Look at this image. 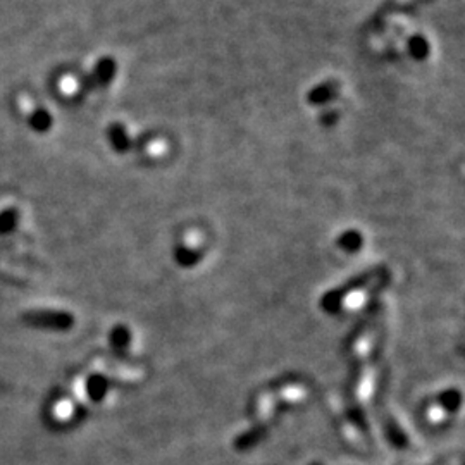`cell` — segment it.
<instances>
[{
	"label": "cell",
	"mask_w": 465,
	"mask_h": 465,
	"mask_svg": "<svg viewBox=\"0 0 465 465\" xmlns=\"http://www.w3.org/2000/svg\"><path fill=\"white\" fill-rule=\"evenodd\" d=\"M114 75V66H112L111 61H102L99 66H97V76L106 83Z\"/></svg>",
	"instance_id": "obj_2"
},
{
	"label": "cell",
	"mask_w": 465,
	"mask_h": 465,
	"mask_svg": "<svg viewBox=\"0 0 465 465\" xmlns=\"http://www.w3.org/2000/svg\"><path fill=\"white\" fill-rule=\"evenodd\" d=\"M16 224V212L14 211H6L4 214H0V230L9 231L13 230Z\"/></svg>",
	"instance_id": "obj_3"
},
{
	"label": "cell",
	"mask_w": 465,
	"mask_h": 465,
	"mask_svg": "<svg viewBox=\"0 0 465 465\" xmlns=\"http://www.w3.org/2000/svg\"><path fill=\"white\" fill-rule=\"evenodd\" d=\"M28 121L31 130L37 131V133H46L54 124L52 116H50V112L45 111V108H35V111L31 112Z\"/></svg>",
	"instance_id": "obj_1"
}]
</instances>
